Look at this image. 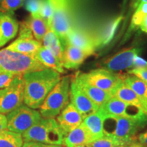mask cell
<instances>
[{
  "instance_id": "1",
  "label": "cell",
  "mask_w": 147,
  "mask_h": 147,
  "mask_svg": "<svg viewBox=\"0 0 147 147\" xmlns=\"http://www.w3.org/2000/svg\"><path fill=\"white\" fill-rule=\"evenodd\" d=\"M23 77L25 82L23 103L36 110L40 108L61 78L60 73L49 68L25 74Z\"/></svg>"
},
{
  "instance_id": "2",
  "label": "cell",
  "mask_w": 147,
  "mask_h": 147,
  "mask_svg": "<svg viewBox=\"0 0 147 147\" xmlns=\"http://www.w3.org/2000/svg\"><path fill=\"white\" fill-rule=\"evenodd\" d=\"M63 131L55 118H41L37 123L22 134L24 142L44 144L63 145Z\"/></svg>"
},
{
  "instance_id": "3",
  "label": "cell",
  "mask_w": 147,
  "mask_h": 147,
  "mask_svg": "<svg viewBox=\"0 0 147 147\" xmlns=\"http://www.w3.org/2000/svg\"><path fill=\"white\" fill-rule=\"evenodd\" d=\"M34 55H25L5 49L0 50V71L23 76L25 74L46 69Z\"/></svg>"
},
{
  "instance_id": "4",
  "label": "cell",
  "mask_w": 147,
  "mask_h": 147,
  "mask_svg": "<svg viewBox=\"0 0 147 147\" xmlns=\"http://www.w3.org/2000/svg\"><path fill=\"white\" fill-rule=\"evenodd\" d=\"M70 78L63 76L49 93L40 108L42 118H55L69 104Z\"/></svg>"
},
{
  "instance_id": "5",
  "label": "cell",
  "mask_w": 147,
  "mask_h": 147,
  "mask_svg": "<svg viewBox=\"0 0 147 147\" xmlns=\"http://www.w3.org/2000/svg\"><path fill=\"white\" fill-rule=\"evenodd\" d=\"M142 128L138 123L119 116L106 115L103 123L104 135L121 140L136 138V135Z\"/></svg>"
},
{
  "instance_id": "6",
  "label": "cell",
  "mask_w": 147,
  "mask_h": 147,
  "mask_svg": "<svg viewBox=\"0 0 147 147\" xmlns=\"http://www.w3.org/2000/svg\"><path fill=\"white\" fill-rule=\"evenodd\" d=\"M53 12L51 29L56 33L63 49L67 45V37L72 29L67 0H48Z\"/></svg>"
},
{
  "instance_id": "7",
  "label": "cell",
  "mask_w": 147,
  "mask_h": 147,
  "mask_svg": "<svg viewBox=\"0 0 147 147\" xmlns=\"http://www.w3.org/2000/svg\"><path fill=\"white\" fill-rule=\"evenodd\" d=\"M100 108L106 115L125 117L138 123L143 127L147 125L146 112L134 104L123 102L115 97L112 96Z\"/></svg>"
},
{
  "instance_id": "8",
  "label": "cell",
  "mask_w": 147,
  "mask_h": 147,
  "mask_svg": "<svg viewBox=\"0 0 147 147\" xmlns=\"http://www.w3.org/2000/svg\"><path fill=\"white\" fill-rule=\"evenodd\" d=\"M8 125L7 129L23 134L42 118L40 112L36 109L22 104L19 107L6 115Z\"/></svg>"
},
{
  "instance_id": "9",
  "label": "cell",
  "mask_w": 147,
  "mask_h": 147,
  "mask_svg": "<svg viewBox=\"0 0 147 147\" xmlns=\"http://www.w3.org/2000/svg\"><path fill=\"white\" fill-rule=\"evenodd\" d=\"M25 82L23 76H16L8 86L0 89V113L12 112L23 104Z\"/></svg>"
},
{
  "instance_id": "10",
  "label": "cell",
  "mask_w": 147,
  "mask_h": 147,
  "mask_svg": "<svg viewBox=\"0 0 147 147\" xmlns=\"http://www.w3.org/2000/svg\"><path fill=\"white\" fill-rule=\"evenodd\" d=\"M78 74L80 78L91 85L110 94L122 82L120 74H117L115 72L103 68L93 69L88 73L78 72Z\"/></svg>"
},
{
  "instance_id": "11",
  "label": "cell",
  "mask_w": 147,
  "mask_h": 147,
  "mask_svg": "<svg viewBox=\"0 0 147 147\" xmlns=\"http://www.w3.org/2000/svg\"><path fill=\"white\" fill-rule=\"evenodd\" d=\"M139 53V49L137 48L125 49L103 61L101 63V66L103 69L113 72L131 68L133 66L134 59L138 55Z\"/></svg>"
},
{
  "instance_id": "12",
  "label": "cell",
  "mask_w": 147,
  "mask_h": 147,
  "mask_svg": "<svg viewBox=\"0 0 147 147\" xmlns=\"http://www.w3.org/2000/svg\"><path fill=\"white\" fill-rule=\"evenodd\" d=\"M69 100L71 104L84 118L95 113L99 108V106L92 102L85 95V93L78 87L74 78L71 79L70 81Z\"/></svg>"
},
{
  "instance_id": "13",
  "label": "cell",
  "mask_w": 147,
  "mask_h": 147,
  "mask_svg": "<svg viewBox=\"0 0 147 147\" xmlns=\"http://www.w3.org/2000/svg\"><path fill=\"white\" fill-rule=\"evenodd\" d=\"M84 119V117L76 108L71 103H69L57 117V121L65 136L68 132L82 124Z\"/></svg>"
},
{
  "instance_id": "14",
  "label": "cell",
  "mask_w": 147,
  "mask_h": 147,
  "mask_svg": "<svg viewBox=\"0 0 147 147\" xmlns=\"http://www.w3.org/2000/svg\"><path fill=\"white\" fill-rule=\"evenodd\" d=\"M67 45H70L74 47L81 49L90 56L94 54L96 50L95 38L78 29H71L67 37Z\"/></svg>"
},
{
  "instance_id": "15",
  "label": "cell",
  "mask_w": 147,
  "mask_h": 147,
  "mask_svg": "<svg viewBox=\"0 0 147 147\" xmlns=\"http://www.w3.org/2000/svg\"><path fill=\"white\" fill-rule=\"evenodd\" d=\"M73 78L78 87L85 93V95L92 102L99 107L106 103L112 97L110 93L91 85L89 82L85 81L78 76V73L76 74Z\"/></svg>"
},
{
  "instance_id": "16",
  "label": "cell",
  "mask_w": 147,
  "mask_h": 147,
  "mask_svg": "<svg viewBox=\"0 0 147 147\" xmlns=\"http://www.w3.org/2000/svg\"><path fill=\"white\" fill-rule=\"evenodd\" d=\"M105 117V114L99 107L97 111L86 117L82 121V124L89 133L92 142L104 137L103 123Z\"/></svg>"
},
{
  "instance_id": "17",
  "label": "cell",
  "mask_w": 147,
  "mask_h": 147,
  "mask_svg": "<svg viewBox=\"0 0 147 147\" xmlns=\"http://www.w3.org/2000/svg\"><path fill=\"white\" fill-rule=\"evenodd\" d=\"M89 56V54L78 48L66 45L62 56V65L67 69H76Z\"/></svg>"
},
{
  "instance_id": "18",
  "label": "cell",
  "mask_w": 147,
  "mask_h": 147,
  "mask_svg": "<svg viewBox=\"0 0 147 147\" xmlns=\"http://www.w3.org/2000/svg\"><path fill=\"white\" fill-rule=\"evenodd\" d=\"M18 24L9 14L0 11V48L16 36Z\"/></svg>"
},
{
  "instance_id": "19",
  "label": "cell",
  "mask_w": 147,
  "mask_h": 147,
  "mask_svg": "<svg viewBox=\"0 0 147 147\" xmlns=\"http://www.w3.org/2000/svg\"><path fill=\"white\" fill-rule=\"evenodd\" d=\"M113 97H115L123 102L134 104L147 113V103L140 98L135 92L123 81L111 93Z\"/></svg>"
},
{
  "instance_id": "20",
  "label": "cell",
  "mask_w": 147,
  "mask_h": 147,
  "mask_svg": "<svg viewBox=\"0 0 147 147\" xmlns=\"http://www.w3.org/2000/svg\"><path fill=\"white\" fill-rule=\"evenodd\" d=\"M92 142L89 133L83 125L74 128L68 132L63 138L64 147H75L82 144H88Z\"/></svg>"
},
{
  "instance_id": "21",
  "label": "cell",
  "mask_w": 147,
  "mask_h": 147,
  "mask_svg": "<svg viewBox=\"0 0 147 147\" xmlns=\"http://www.w3.org/2000/svg\"><path fill=\"white\" fill-rule=\"evenodd\" d=\"M42 46V42L34 38H19L6 47L8 50L25 55H35Z\"/></svg>"
},
{
  "instance_id": "22",
  "label": "cell",
  "mask_w": 147,
  "mask_h": 147,
  "mask_svg": "<svg viewBox=\"0 0 147 147\" xmlns=\"http://www.w3.org/2000/svg\"><path fill=\"white\" fill-rule=\"evenodd\" d=\"M34 55L37 60L47 68L53 69L60 74L65 73L61 63L43 46L40 48Z\"/></svg>"
},
{
  "instance_id": "23",
  "label": "cell",
  "mask_w": 147,
  "mask_h": 147,
  "mask_svg": "<svg viewBox=\"0 0 147 147\" xmlns=\"http://www.w3.org/2000/svg\"><path fill=\"white\" fill-rule=\"evenodd\" d=\"M43 47L49 50L61 63L63 47L57 35L52 29L49 28L42 39ZM62 64V63H61Z\"/></svg>"
},
{
  "instance_id": "24",
  "label": "cell",
  "mask_w": 147,
  "mask_h": 147,
  "mask_svg": "<svg viewBox=\"0 0 147 147\" xmlns=\"http://www.w3.org/2000/svg\"><path fill=\"white\" fill-rule=\"evenodd\" d=\"M122 16L115 18L110 22L103 29L102 32H101L97 38H95V45H96V49L99 48L104 47V46L107 45L109 42L113 40L114 36H115L116 30L118 27L119 23L122 20Z\"/></svg>"
},
{
  "instance_id": "25",
  "label": "cell",
  "mask_w": 147,
  "mask_h": 147,
  "mask_svg": "<svg viewBox=\"0 0 147 147\" xmlns=\"http://www.w3.org/2000/svg\"><path fill=\"white\" fill-rule=\"evenodd\" d=\"M26 22L30 27L36 40L42 42L44 36L49 29L47 22L39 14H31Z\"/></svg>"
},
{
  "instance_id": "26",
  "label": "cell",
  "mask_w": 147,
  "mask_h": 147,
  "mask_svg": "<svg viewBox=\"0 0 147 147\" xmlns=\"http://www.w3.org/2000/svg\"><path fill=\"white\" fill-rule=\"evenodd\" d=\"M121 78L135 93L144 102L147 103V84L134 75H123Z\"/></svg>"
},
{
  "instance_id": "27",
  "label": "cell",
  "mask_w": 147,
  "mask_h": 147,
  "mask_svg": "<svg viewBox=\"0 0 147 147\" xmlns=\"http://www.w3.org/2000/svg\"><path fill=\"white\" fill-rule=\"evenodd\" d=\"M23 143L21 134L8 129L0 132V147H22Z\"/></svg>"
},
{
  "instance_id": "28",
  "label": "cell",
  "mask_w": 147,
  "mask_h": 147,
  "mask_svg": "<svg viewBox=\"0 0 147 147\" xmlns=\"http://www.w3.org/2000/svg\"><path fill=\"white\" fill-rule=\"evenodd\" d=\"M136 138L131 140H121L110 136L104 135V137L90 143L91 147H115L125 144H130L136 142Z\"/></svg>"
},
{
  "instance_id": "29",
  "label": "cell",
  "mask_w": 147,
  "mask_h": 147,
  "mask_svg": "<svg viewBox=\"0 0 147 147\" xmlns=\"http://www.w3.org/2000/svg\"><path fill=\"white\" fill-rule=\"evenodd\" d=\"M147 15V3H141L138 5L136 10L132 16L131 29L139 27L145 16Z\"/></svg>"
},
{
  "instance_id": "30",
  "label": "cell",
  "mask_w": 147,
  "mask_h": 147,
  "mask_svg": "<svg viewBox=\"0 0 147 147\" xmlns=\"http://www.w3.org/2000/svg\"><path fill=\"white\" fill-rule=\"evenodd\" d=\"M25 0H1L0 11L3 12L13 13L14 11L23 6Z\"/></svg>"
},
{
  "instance_id": "31",
  "label": "cell",
  "mask_w": 147,
  "mask_h": 147,
  "mask_svg": "<svg viewBox=\"0 0 147 147\" xmlns=\"http://www.w3.org/2000/svg\"><path fill=\"white\" fill-rule=\"evenodd\" d=\"M39 15L43 18L51 28L53 19V12L48 0H42L39 11Z\"/></svg>"
},
{
  "instance_id": "32",
  "label": "cell",
  "mask_w": 147,
  "mask_h": 147,
  "mask_svg": "<svg viewBox=\"0 0 147 147\" xmlns=\"http://www.w3.org/2000/svg\"><path fill=\"white\" fill-rule=\"evenodd\" d=\"M42 0H27L25 8L33 14H39Z\"/></svg>"
},
{
  "instance_id": "33",
  "label": "cell",
  "mask_w": 147,
  "mask_h": 147,
  "mask_svg": "<svg viewBox=\"0 0 147 147\" xmlns=\"http://www.w3.org/2000/svg\"><path fill=\"white\" fill-rule=\"evenodd\" d=\"M16 76L13 74L0 71V89L6 87L13 80Z\"/></svg>"
},
{
  "instance_id": "34",
  "label": "cell",
  "mask_w": 147,
  "mask_h": 147,
  "mask_svg": "<svg viewBox=\"0 0 147 147\" xmlns=\"http://www.w3.org/2000/svg\"><path fill=\"white\" fill-rule=\"evenodd\" d=\"M19 38H34L32 32L26 21L21 23L19 32Z\"/></svg>"
},
{
  "instance_id": "35",
  "label": "cell",
  "mask_w": 147,
  "mask_h": 147,
  "mask_svg": "<svg viewBox=\"0 0 147 147\" xmlns=\"http://www.w3.org/2000/svg\"><path fill=\"white\" fill-rule=\"evenodd\" d=\"M128 74L137 76L147 84V69L132 68L128 71Z\"/></svg>"
},
{
  "instance_id": "36",
  "label": "cell",
  "mask_w": 147,
  "mask_h": 147,
  "mask_svg": "<svg viewBox=\"0 0 147 147\" xmlns=\"http://www.w3.org/2000/svg\"><path fill=\"white\" fill-rule=\"evenodd\" d=\"M133 68L147 69V61L144 59L137 55L134 59L133 63Z\"/></svg>"
},
{
  "instance_id": "37",
  "label": "cell",
  "mask_w": 147,
  "mask_h": 147,
  "mask_svg": "<svg viewBox=\"0 0 147 147\" xmlns=\"http://www.w3.org/2000/svg\"><path fill=\"white\" fill-rule=\"evenodd\" d=\"M7 125H8V121H7L6 116L0 113V132L7 129Z\"/></svg>"
},
{
  "instance_id": "38",
  "label": "cell",
  "mask_w": 147,
  "mask_h": 147,
  "mask_svg": "<svg viewBox=\"0 0 147 147\" xmlns=\"http://www.w3.org/2000/svg\"><path fill=\"white\" fill-rule=\"evenodd\" d=\"M137 140L144 147H147V131L139 134L137 138Z\"/></svg>"
},
{
  "instance_id": "39",
  "label": "cell",
  "mask_w": 147,
  "mask_h": 147,
  "mask_svg": "<svg viewBox=\"0 0 147 147\" xmlns=\"http://www.w3.org/2000/svg\"><path fill=\"white\" fill-rule=\"evenodd\" d=\"M44 144L35 142H24L22 147H43Z\"/></svg>"
},
{
  "instance_id": "40",
  "label": "cell",
  "mask_w": 147,
  "mask_h": 147,
  "mask_svg": "<svg viewBox=\"0 0 147 147\" xmlns=\"http://www.w3.org/2000/svg\"><path fill=\"white\" fill-rule=\"evenodd\" d=\"M139 27L143 32L147 34V15L145 16V18H144V20L142 21V23L140 24Z\"/></svg>"
},
{
  "instance_id": "41",
  "label": "cell",
  "mask_w": 147,
  "mask_h": 147,
  "mask_svg": "<svg viewBox=\"0 0 147 147\" xmlns=\"http://www.w3.org/2000/svg\"><path fill=\"white\" fill-rule=\"evenodd\" d=\"M131 147H144V146H143V145L142 144H140V143L138 141H136V142H134L133 144H131Z\"/></svg>"
},
{
  "instance_id": "42",
  "label": "cell",
  "mask_w": 147,
  "mask_h": 147,
  "mask_svg": "<svg viewBox=\"0 0 147 147\" xmlns=\"http://www.w3.org/2000/svg\"><path fill=\"white\" fill-rule=\"evenodd\" d=\"M147 3V0H137L136 1V3L135 5H134V6L135 7H138V5L140 3Z\"/></svg>"
},
{
  "instance_id": "43",
  "label": "cell",
  "mask_w": 147,
  "mask_h": 147,
  "mask_svg": "<svg viewBox=\"0 0 147 147\" xmlns=\"http://www.w3.org/2000/svg\"><path fill=\"white\" fill-rule=\"evenodd\" d=\"M43 147H64L63 145H51V144H44Z\"/></svg>"
},
{
  "instance_id": "44",
  "label": "cell",
  "mask_w": 147,
  "mask_h": 147,
  "mask_svg": "<svg viewBox=\"0 0 147 147\" xmlns=\"http://www.w3.org/2000/svg\"><path fill=\"white\" fill-rule=\"evenodd\" d=\"M132 144H133V143H132ZM132 144H125V145H121V146H115V147H131Z\"/></svg>"
},
{
  "instance_id": "45",
  "label": "cell",
  "mask_w": 147,
  "mask_h": 147,
  "mask_svg": "<svg viewBox=\"0 0 147 147\" xmlns=\"http://www.w3.org/2000/svg\"><path fill=\"white\" fill-rule=\"evenodd\" d=\"M75 147H91L89 144H82V145H79V146H76Z\"/></svg>"
},
{
  "instance_id": "46",
  "label": "cell",
  "mask_w": 147,
  "mask_h": 147,
  "mask_svg": "<svg viewBox=\"0 0 147 147\" xmlns=\"http://www.w3.org/2000/svg\"><path fill=\"white\" fill-rule=\"evenodd\" d=\"M125 1H126V0H125Z\"/></svg>"
},
{
  "instance_id": "47",
  "label": "cell",
  "mask_w": 147,
  "mask_h": 147,
  "mask_svg": "<svg viewBox=\"0 0 147 147\" xmlns=\"http://www.w3.org/2000/svg\"><path fill=\"white\" fill-rule=\"evenodd\" d=\"M136 1H137V0H136Z\"/></svg>"
}]
</instances>
